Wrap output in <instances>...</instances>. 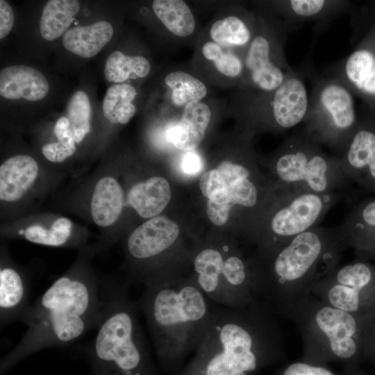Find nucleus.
Masks as SVG:
<instances>
[{
  "label": "nucleus",
  "instance_id": "36",
  "mask_svg": "<svg viewBox=\"0 0 375 375\" xmlns=\"http://www.w3.org/2000/svg\"><path fill=\"white\" fill-rule=\"evenodd\" d=\"M199 187L208 199L228 190V185L217 168L203 173L199 181Z\"/></svg>",
  "mask_w": 375,
  "mask_h": 375
},
{
  "label": "nucleus",
  "instance_id": "33",
  "mask_svg": "<svg viewBox=\"0 0 375 375\" xmlns=\"http://www.w3.org/2000/svg\"><path fill=\"white\" fill-rule=\"evenodd\" d=\"M228 193L234 206L253 209L258 203L259 189L251 177L231 184L228 186Z\"/></svg>",
  "mask_w": 375,
  "mask_h": 375
},
{
  "label": "nucleus",
  "instance_id": "24",
  "mask_svg": "<svg viewBox=\"0 0 375 375\" xmlns=\"http://www.w3.org/2000/svg\"><path fill=\"white\" fill-rule=\"evenodd\" d=\"M113 28L106 21H98L88 26H77L67 31L62 42L69 51L84 58L97 55L111 40Z\"/></svg>",
  "mask_w": 375,
  "mask_h": 375
},
{
  "label": "nucleus",
  "instance_id": "6",
  "mask_svg": "<svg viewBox=\"0 0 375 375\" xmlns=\"http://www.w3.org/2000/svg\"><path fill=\"white\" fill-rule=\"evenodd\" d=\"M275 187L302 189L315 193H342L349 181L340 157L328 153L304 129L290 135L275 153Z\"/></svg>",
  "mask_w": 375,
  "mask_h": 375
},
{
  "label": "nucleus",
  "instance_id": "40",
  "mask_svg": "<svg viewBox=\"0 0 375 375\" xmlns=\"http://www.w3.org/2000/svg\"><path fill=\"white\" fill-rule=\"evenodd\" d=\"M14 13L9 3L0 1V39L6 38L14 24Z\"/></svg>",
  "mask_w": 375,
  "mask_h": 375
},
{
  "label": "nucleus",
  "instance_id": "19",
  "mask_svg": "<svg viewBox=\"0 0 375 375\" xmlns=\"http://www.w3.org/2000/svg\"><path fill=\"white\" fill-rule=\"evenodd\" d=\"M274 15L292 31L304 24L326 26L340 15L351 12L353 3L343 0H285L271 3Z\"/></svg>",
  "mask_w": 375,
  "mask_h": 375
},
{
  "label": "nucleus",
  "instance_id": "21",
  "mask_svg": "<svg viewBox=\"0 0 375 375\" xmlns=\"http://www.w3.org/2000/svg\"><path fill=\"white\" fill-rule=\"evenodd\" d=\"M170 197L168 181L162 176H153L129 187L126 191V206L133 209L140 217L149 219L161 213Z\"/></svg>",
  "mask_w": 375,
  "mask_h": 375
},
{
  "label": "nucleus",
  "instance_id": "42",
  "mask_svg": "<svg viewBox=\"0 0 375 375\" xmlns=\"http://www.w3.org/2000/svg\"><path fill=\"white\" fill-rule=\"evenodd\" d=\"M365 349L369 350L375 355V320L369 331L365 342Z\"/></svg>",
  "mask_w": 375,
  "mask_h": 375
},
{
  "label": "nucleus",
  "instance_id": "31",
  "mask_svg": "<svg viewBox=\"0 0 375 375\" xmlns=\"http://www.w3.org/2000/svg\"><path fill=\"white\" fill-rule=\"evenodd\" d=\"M91 114L88 94L82 90L74 92L67 105L65 117L69 121L76 144L83 142L91 131Z\"/></svg>",
  "mask_w": 375,
  "mask_h": 375
},
{
  "label": "nucleus",
  "instance_id": "8",
  "mask_svg": "<svg viewBox=\"0 0 375 375\" xmlns=\"http://www.w3.org/2000/svg\"><path fill=\"white\" fill-rule=\"evenodd\" d=\"M64 174L46 169L26 153L0 164V206L3 222L36 212L34 208L60 181Z\"/></svg>",
  "mask_w": 375,
  "mask_h": 375
},
{
  "label": "nucleus",
  "instance_id": "27",
  "mask_svg": "<svg viewBox=\"0 0 375 375\" xmlns=\"http://www.w3.org/2000/svg\"><path fill=\"white\" fill-rule=\"evenodd\" d=\"M137 95L135 88L128 84H116L109 87L103 101V113L112 124H126L134 116L135 106L132 103Z\"/></svg>",
  "mask_w": 375,
  "mask_h": 375
},
{
  "label": "nucleus",
  "instance_id": "13",
  "mask_svg": "<svg viewBox=\"0 0 375 375\" xmlns=\"http://www.w3.org/2000/svg\"><path fill=\"white\" fill-rule=\"evenodd\" d=\"M180 228L167 217L158 215L134 228L124 243L133 267L131 278L144 285L157 271V262L176 242Z\"/></svg>",
  "mask_w": 375,
  "mask_h": 375
},
{
  "label": "nucleus",
  "instance_id": "29",
  "mask_svg": "<svg viewBox=\"0 0 375 375\" xmlns=\"http://www.w3.org/2000/svg\"><path fill=\"white\" fill-rule=\"evenodd\" d=\"M150 69V63L146 58L128 56L115 51L106 59L104 75L110 82L121 83L128 79L144 78L148 76Z\"/></svg>",
  "mask_w": 375,
  "mask_h": 375
},
{
  "label": "nucleus",
  "instance_id": "18",
  "mask_svg": "<svg viewBox=\"0 0 375 375\" xmlns=\"http://www.w3.org/2000/svg\"><path fill=\"white\" fill-rule=\"evenodd\" d=\"M31 281L28 272L12 259L6 245L0 253L1 327L15 322L26 324L33 310L29 302Z\"/></svg>",
  "mask_w": 375,
  "mask_h": 375
},
{
  "label": "nucleus",
  "instance_id": "32",
  "mask_svg": "<svg viewBox=\"0 0 375 375\" xmlns=\"http://www.w3.org/2000/svg\"><path fill=\"white\" fill-rule=\"evenodd\" d=\"M203 56L214 62L216 69L222 74L232 78L240 76L244 64L241 58L231 52H224L219 44L208 42L202 47Z\"/></svg>",
  "mask_w": 375,
  "mask_h": 375
},
{
  "label": "nucleus",
  "instance_id": "10",
  "mask_svg": "<svg viewBox=\"0 0 375 375\" xmlns=\"http://www.w3.org/2000/svg\"><path fill=\"white\" fill-rule=\"evenodd\" d=\"M246 50L244 64L247 82L259 92H272L294 72L286 60L285 45L291 32L275 15L262 19Z\"/></svg>",
  "mask_w": 375,
  "mask_h": 375
},
{
  "label": "nucleus",
  "instance_id": "14",
  "mask_svg": "<svg viewBox=\"0 0 375 375\" xmlns=\"http://www.w3.org/2000/svg\"><path fill=\"white\" fill-rule=\"evenodd\" d=\"M1 236L53 247L76 248L87 244L88 231L58 213L34 212L1 224Z\"/></svg>",
  "mask_w": 375,
  "mask_h": 375
},
{
  "label": "nucleus",
  "instance_id": "25",
  "mask_svg": "<svg viewBox=\"0 0 375 375\" xmlns=\"http://www.w3.org/2000/svg\"><path fill=\"white\" fill-rule=\"evenodd\" d=\"M80 9L77 0H50L45 4L40 21V32L52 41L65 34Z\"/></svg>",
  "mask_w": 375,
  "mask_h": 375
},
{
  "label": "nucleus",
  "instance_id": "26",
  "mask_svg": "<svg viewBox=\"0 0 375 375\" xmlns=\"http://www.w3.org/2000/svg\"><path fill=\"white\" fill-rule=\"evenodd\" d=\"M152 8L159 20L174 35L185 37L193 33L195 20L184 1L155 0Z\"/></svg>",
  "mask_w": 375,
  "mask_h": 375
},
{
  "label": "nucleus",
  "instance_id": "43",
  "mask_svg": "<svg viewBox=\"0 0 375 375\" xmlns=\"http://www.w3.org/2000/svg\"><path fill=\"white\" fill-rule=\"evenodd\" d=\"M367 254L369 255L373 260H375V251L370 252L369 253H367Z\"/></svg>",
  "mask_w": 375,
  "mask_h": 375
},
{
  "label": "nucleus",
  "instance_id": "37",
  "mask_svg": "<svg viewBox=\"0 0 375 375\" xmlns=\"http://www.w3.org/2000/svg\"><path fill=\"white\" fill-rule=\"evenodd\" d=\"M217 169L228 186L238 180L251 176V172L248 167L228 160L220 162Z\"/></svg>",
  "mask_w": 375,
  "mask_h": 375
},
{
  "label": "nucleus",
  "instance_id": "5",
  "mask_svg": "<svg viewBox=\"0 0 375 375\" xmlns=\"http://www.w3.org/2000/svg\"><path fill=\"white\" fill-rule=\"evenodd\" d=\"M346 246L338 226H319L270 249L272 257L268 267L251 272L254 296L261 295L270 301L281 287L305 281L319 269L331 270Z\"/></svg>",
  "mask_w": 375,
  "mask_h": 375
},
{
  "label": "nucleus",
  "instance_id": "38",
  "mask_svg": "<svg viewBox=\"0 0 375 375\" xmlns=\"http://www.w3.org/2000/svg\"><path fill=\"white\" fill-rule=\"evenodd\" d=\"M283 375H333L329 370L303 362H294L289 365Z\"/></svg>",
  "mask_w": 375,
  "mask_h": 375
},
{
  "label": "nucleus",
  "instance_id": "41",
  "mask_svg": "<svg viewBox=\"0 0 375 375\" xmlns=\"http://www.w3.org/2000/svg\"><path fill=\"white\" fill-rule=\"evenodd\" d=\"M53 133L56 141L76 143L69 121L65 116L60 117L56 121L53 128Z\"/></svg>",
  "mask_w": 375,
  "mask_h": 375
},
{
  "label": "nucleus",
  "instance_id": "7",
  "mask_svg": "<svg viewBox=\"0 0 375 375\" xmlns=\"http://www.w3.org/2000/svg\"><path fill=\"white\" fill-rule=\"evenodd\" d=\"M306 69L312 88L303 129L332 153L340 156L358 122L355 96L338 79L315 74L310 63L306 62Z\"/></svg>",
  "mask_w": 375,
  "mask_h": 375
},
{
  "label": "nucleus",
  "instance_id": "17",
  "mask_svg": "<svg viewBox=\"0 0 375 375\" xmlns=\"http://www.w3.org/2000/svg\"><path fill=\"white\" fill-rule=\"evenodd\" d=\"M356 128L339 156L349 182L375 192V110L362 103Z\"/></svg>",
  "mask_w": 375,
  "mask_h": 375
},
{
  "label": "nucleus",
  "instance_id": "15",
  "mask_svg": "<svg viewBox=\"0 0 375 375\" xmlns=\"http://www.w3.org/2000/svg\"><path fill=\"white\" fill-rule=\"evenodd\" d=\"M324 74L340 81L355 97L375 110V12L353 50L331 65Z\"/></svg>",
  "mask_w": 375,
  "mask_h": 375
},
{
  "label": "nucleus",
  "instance_id": "2",
  "mask_svg": "<svg viewBox=\"0 0 375 375\" xmlns=\"http://www.w3.org/2000/svg\"><path fill=\"white\" fill-rule=\"evenodd\" d=\"M151 338L160 369L179 375L187 358L199 347L211 321L214 303L192 276H161L145 284L136 302Z\"/></svg>",
  "mask_w": 375,
  "mask_h": 375
},
{
  "label": "nucleus",
  "instance_id": "34",
  "mask_svg": "<svg viewBox=\"0 0 375 375\" xmlns=\"http://www.w3.org/2000/svg\"><path fill=\"white\" fill-rule=\"evenodd\" d=\"M233 206L228 190L218 193L208 199L207 215L212 224L222 226L227 222L230 210Z\"/></svg>",
  "mask_w": 375,
  "mask_h": 375
},
{
  "label": "nucleus",
  "instance_id": "16",
  "mask_svg": "<svg viewBox=\"0 0 375 375\" xmlns=\"http://www.w3.org/2000/svg\"><path fill=\"white\" fill-rule=\"evenodd\" d=\"M375 316L356 315L324 306L315 315L319 329L327 338L333 353L342 359H349L365 347L369 331Z\"/></svg>",
  "mask_w": 375,
  "mask_h": 375
},
{
  "label": "nucleus",
  "instance_id": "11",
  "mask_svg": "<svg viewBox=\"0 0 375 375\" xmlns=\"http://www.w3.org/2000/svg\"><path fill=\"white\" fill-rule=\"evenodd\" d=\"M84 187L78 198V210L100 231L99 239L93 244L97 254L115 240V226L123 215L126 192L109 168L95 171Z\"/></svg>",
  "mask_w": 375,
  "mask_h": 375
},
{
  "label": "nucleus",
  "instance_id": "39",
  "mask_svg": "<svg viewBox=\"0 0 375 375\" xmlns=\"http://www.w3.org/2000/svg\"><path fill=\"white\" fill-rule=\"evenodd\" d=\"M203 161L200 156L194 151L186 152L181 160V168L184 173L190 176H195L203 169Z\"/></svg>",
  "mask_w": 375,
  "mask_h": 375
},
{
  "label": "nucleus",
  "instance_id": "12",
  "mask_svg": "<svg viewBox=\"0 0 375 375\" xmlns=\"http://www.w3.org/2000/svg\"><path fill=\"white\" fill-rule=\"evenodd\" d=\"M306 65L294 72L272 92H258L248 108L256 122L276 131H288L304 122L308 112L310 94L307 89Z\"/></svg>",
  "mask_w": 375,
  "mask_h": 375
},
{
  "label": "nucleus",
  "instance_id": "4",
  "mask_svg": "<svg viewBox=\"0 0 375 375\" xmlns=\"http://www.w3.org/2000/svg\"><path fill=\"white\" fill-rule=\"evenodd\" d=\"M103 315L93 340L81 347L90 375H160L127 283L100 278Z\"/></svg>",
  "mask_w": 375,
  "mask_h": 375
},
{
  "label": "nucleus",
  "instance_id": "3",
  "mask_svg": "<svg viewBox=\"0 0 375 375\" xmlns=\"http://www.w3.org/2000/svg\"><path fill=\"white\" fill-rule=\"evenodd\" d=\"M273 326L254 301L240 308L215 304L206 333L179 375H249L272 351Z\"/></svg>",
  "mask_w": 375,
  "mask_h": 375
},
{
  "label": "nucleus",
  "instance_id": "30",
  "mask_svg": "<svg viewBox=\"0 0 375 375\" xmlns=\"http://www.w3.org/2000/svg\"><path fill=\"white\" fill-rule=\"evenodd\" d=\"M165 83L172 90V103L178 107L199 101L207 94L206 85L198 78L181 71L168 74Z\"/></svg>",
  "mask_w": 375,
  "mask_h": 375
},
{
  "label": "nucleus",
  "instance_id": "20",
  "mask_svg": "<svg viewBox=\"0 0 375 375\" xmlns=\"http://www.w3.org/2000/svg\"><path fill=\"white\" fill-rule=\"evenodd\" d=\"M49 90L46 77L33 67L11 65L0 72V94L5 99L37 101L44 98Z\"/></svg>",
  "mask_w": 375,
  "mask_h": 375
},
{
  "label": "nucleus",
  "instance_id": "9",
  "mask_svg": "<svg viewBox=\"0 0 375 375\" xmlns=\"http://www.w3.org/2000/svg\"><path fill=\"white\" fill-rule=\"evenodd\" d=\"M273 212L269 219L270 249L288 243L294 237L319 226L342 193L324 194L302 189L276 187Z\"/></svg>",
  "mask_w": 375,
  "mask_h": 375
},
{
  "label": "nucleus",
  "instance_id": "35",
  "mask_svg": "<svg viewBox=\"0 0 375 375\" xmlns=\"http://www.w3.org/2000/svg\"><path fill=\"white\" fill-rule=\"evenodd\" d=\"M76 151V144L69 142H51L42 145L41 153L50 164L63 165Z\"/></svg>",
  "mask_w": 375,
  "mask_h": 375
},
{
  "label": "nucleus",
  "instance_id": "28",
  "mask_svg": "<svg viewBox=\"0 0 375 375\" xmlns=\"http://www.w3.org/2000/svg\"><path fill=\"white\" fill-rule=\"evenodd\" d=\"M250 19H252L235 15L219 19L215 22L210 28V38L218 44L240 47L249 46L255 34L253 31L256 29L252 26Z\"/></svg>",
  "mask_w": 375,
  "mask_h": 375
},
{
  "label": "nucleus",
  "instance_id": "1",
  "mask_svg": "<svg viewBox=\"0 0 375 375\" xmlns=\"http://www.w3.org/2000/svg\"><path fill=\"white\" fill-rule=\"evenodd\" d=\"M92 244L78 250L70 267L33 305L27 330L0 362V375L28 356L45 349L67 348L100 324L103 303L100 278L92 259Z\"/></svg>",
  "mask_w": 375,
  "mask_h": 375
},
{
  "label": "nucleus",
  "instance_id": "23",
  "mask_svg": "<svg viewBox=\"0 0 375 375\" xmlns=\"http://www.w3.org/2000/svg\"><path fill=\"white\" fill-rule=\"evenodd\" d=\"M210 117V110L206 103H188L184 107L179 122L168 130L167 138L176 148L193 151L203 140Z\"/></svg>",
  "mask_w": 375,
  "mask_h": 375
},
{
  "label": "nucleus",
  "instance_id": "22",
  "mask_svg": "<svg viewBox=\"0 0 375 375\" xmlns=\"http://www.w3.org/2000/svg\"><path fill=\"white\" fill-rule=\"evenodd\" d=\"M347 245L369 253L375 251V198L362 201L338 226Z\"/></svg>",
  "mask_w": 375,
  "mask_h": 375
}]
</instances>
